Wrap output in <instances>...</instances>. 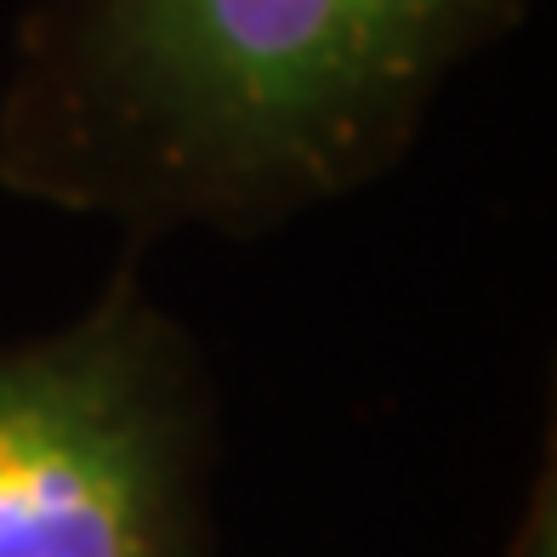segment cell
<instances>
[{
    "label": "cell",
    "instance_id": "3957f363",
    "mask_svg": "<svg viewBox=\"0 0 557 557\" xmlns=\"http://www.w3.org/2000/svg\"><path fill=\"white\" fill-rule=\"evenodd\" d=\"M512 557H557V512H552V478H541V495L529 506V518L518 529Z\"/></svg>",
    "mask_w": 557,
    "mask_h": 557
},
{
    "label": "cell",
    "instance_id": "6da1fadb",
    "mask_svg": "<svg viewBox=\"0 0 557 557\" xmlns=\"http://www.w3.org/2000/svg\"><path fill=\"white\" fill-rule=\"evenodd\" d=\"M535 0H35L0 188L132 234H268L370 188Z\"/></svg>",
    "mask_w": 557,
    "mask_h": 557
},
{
    "label": "cell",
    "instance_id": "7a4b0ae2",
    "mask_svg": "<svg viewBox=\"0 0 557 557\" xmlns=\"http://www.w3.org/2000/svg\"><path fill=\"white\" fill-rule=\"evenodd\" d=\"M211 404L137 273L0 347V557H199Z\"/></svg>",
    "mask_w": 557,
    "mask_h": 557
}]
</instances>
